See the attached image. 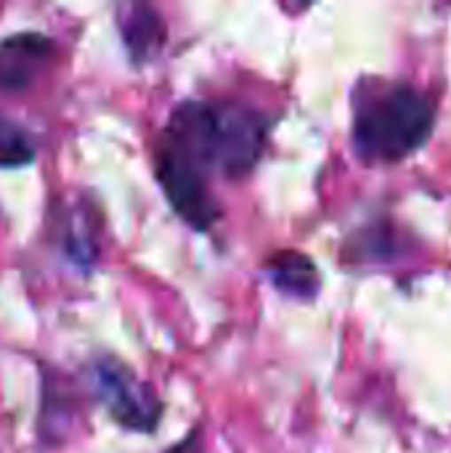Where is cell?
<instances>
[{"instance_id":"7","label":"cell","mask_w":451,"mask_h":453,"mask_svg":"<svg viewBox=\"0 0 451 453\" xmlns=\"http://www.w3.org/2000/svg\"><path fill=\"white\" fill-rule=\"evenodd\" d=\"M266 271L271 284L295 300H311L319 292V271L303 252H276Z\"/></svg>"},{"instance_id":"1","label":"cell","mask_w":451,"mask_h":453,"mask_svg":"<svg viewBox=\"0 0 451 453\" xmlns=\"http://www.w3.org/2000/svg\"><path fill=\"white\" fill-rule=\"evenodd\" d=\"M268 141L263 111L237 101H183L167 119L162 146L181 154L205 175L229 180L255 170Z\"/></svg>"},{"instance_id":"8","label":"cell","mask_w":451,"mask_h":453,"mask_svg":"<svg viewBox=\"0 0 451 453\" xmlns=\"http://www.w3.org/2000/svg\"><path fill=\"white\" fill-rule=\"evenodd\" d=\"M35 159V149L21 125L0 117V167H24Z\"/></svg>"},{"instance_id":"4","label":"cell","mask_w":451,"mask_h":453,"mask_svg":"<svg viewBox=\"0 0 451 453\" xmlns=\"http://www.w3.org/2000/svg\"><path fill=\"white\" fill-rule=\"evenodd\" d=\"M154 165H157V180L175 215L191 228L207 231L221 215V207L210 194L207 175L199 173L191 162H186L181 154H175L167 146H159Z\"/></svg>"},{"instance_id":"3","label":"cell","mask_w":451,"mask_h":453,"mask_svg":"<svg viewBox=\"0 0 451 453\" xmlns=\"http://www.w3.org/2000/svg\"><path fill=\"white\" fill-rule=\"evenodd\" d=\"M90 388L109 417L133 433H154L162 417L157 393L117 358H101L90 366Z\"/></svg>"},{"instance_id":"5","label":"cell","mask_w":451,"mask_h":453,"mask_svg":"<svg viewBox=\"0 0 451 453\" xmlns=\"http://www.w3.org/2000/svg\"><path fill=\"white\" fill-rule=\"evenodd\" d=\"M53 58L56 42L43 32H19L0 40V90L21 93L32 88Z\"/></svg>"},{"instance_id":"9","label":"cell","mask_w":451,"mask_h":453,"mask_svg":"<svg viewBox=\"0 0 451 453\" xmlns=\"http://www.w3.org/2000/svg\"><path fill=\"white\" fill-rule=\"evenodd\" d=\"M165 453H202V433L199 430H194L191 435H186L181 443H175L170 451Z\"/></svg>"},{"instance_id":"6","label":"cell","mask_w":451,"mask_h":453,"mask_svg":"<svg viewBox=\"0 0 451 453\" xmlns=\"http://www.w3.org/2000/svg\"><path fill=\"white\" fill-rule=\"evenodd\" d=\"M117 29L125 42L128 56L133 64L154 61L165 45L167 29L157 8L146 3H122L117 5Z\"/></svg>"},{"instance_id":"2","label":"cell","mask_w":451,"mask_h":453,"mask_svg":"<svg viewBox=\"0 0 451 453\" xmlns=\"http://www.w3.org/2000/svg\"><path fill=\"white\" fill-rule=\"evenodd\" d=\"M431 130L433 106L409 85L377 90L354 114V146L367 162L404 159L428 141Z\"/></svg>"}]
</instances>
